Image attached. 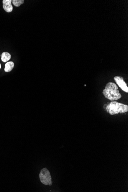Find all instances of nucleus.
<instances>
[{"label":"nucleus","mask_w":128,"mask_h":192,"mask_svg":"<svg viewBox=\"0 0 128 192\" xmlns=\"http://www.w3.org/2000/svg\"><path fill=\"white\" fill-rule=\"evenodd\" d=\"M103 94L106 98L111 101L117 100L122 97L117 86L115 84L109 82L103 91Z\"/></svg>","instance_id":"nucleus-1"},{"label":"nucleus","mask_w":128,"mask_h":192,"mask_svg":"<svg viewBox=\"0 0 128 192\" xmlns=\"http://www.w3.org/2000/svg\"><path fill=\"white\" fill-rule=\"evenodd\" d=\"M107 112L111 115L119 113L124 114L128 111V106L116 101H112L106 107Z\"/></svg>","instance_id":"nucleus-2"},{"label":"nucleus","mask_w":128,"mask_h":192,"mask_svg":"<svg viewBox=\"0 0 128 192\" xmlns=\"http://www.w3.org/2000/svg\"><path fill=\"white\" fill-rule=\"evenodd\" d=\"M39 178L41 183L43 184L49 186L52 185V179L50 173L47 168H44L41 170L39 174Z\"/></svg>","instance_id":"nucleus-3"},{"label":"nucleus","mask_w":128,"mask_h":192,"mask_svg":"<svg viewBox=\"0 0 128 192\" xmlns=\"http://www.w3.org/2000/svg\"><path fill=\"white\" fill-rule=\"evenodd\" d=\"M114 79L120 87L124 91L127 93L128 92V87L127 84L125 82L123 78L122 77L117 76V77H115Z\"/></svg>","instance_id":"nucleus-4"},{"label":"nucleus","mask_w":128,"mask_h":192,"mask_svg":"<svg viewBox=\"0 0 128 192\" xmlns=\"http://www.w3.org/2000/svg\"><path fill=\"white\" fill-rule=\"evenodd\" d=\"M12 0H3V7L4 10L7 12H11L13 11V6L12 4Z\"/></svg>","instance_id":"nucleus-5"},{"label":"nucleus","mask_w":128,"mask_h":192,"mask_svg":"<svg viewBox=\"0 0 128 192\" xmlns=\"http://www.w3.org/2000/svg\"><path fill=\"white\" fill-rule=\"evenodd\" d=\"M11 55L7 52H3L1 55V60L3 62L6 63L11 59Z\"/></svg>","instance_id":"nucleus-6"},{"label":"nucleus","mask_w":128,"mask_h":192,"mask_svg":"<svg viewBox=\"0 0 128 192\" xmlns=\"http://www.w3.org/2000/svg\"><path fill=\"white\" fill-rule=\"evenodd\" d=\"M14 67V63L12 62H9L6 63L5 64L4 71L6 72H9L12 70Z\"/></svg>","instance_id":"nucleus-7"},{"label":"nucleus","mask_w":128,"mask_h":192,"mask_svg":"<svg viewBox=\"0 0 128 192\" xmlns=\"http://www.w3.org/2000/svg\"><path fill=\"white\" fill-rule=\"evenodd\" d=\"M12 4L15 6L18 7L21 5V4H24V0H13L12 1Z\"/></svg>","instance_id":"nucleus-8"},{"label":"nucleus","mask_w":128,"mask_h":192,"mask_svg":"<svg viewBox=\"0 0 128 192\" xmlns=\"http://www.w3.org/2000/svg\"><path fill=\"white\" fill-rule=\"evenodd\" d=\"M1 64L0 63V69H1Z\"/></svg>","instance_id":"nucleus-9"},{"label":"nucleus","mask_w":128,"mask_h":192,"mask_svg":"<svg viewBox=\"0 0 128 192\" xmlns=\"http://www.w3.org/2000/svg\"><path fill=\"white\" fill-rule=\"evenodd\" d=\"M0 57H1V55H0Z\"/></svg>","instance_id":"nucleus-10"}]
</instances>
